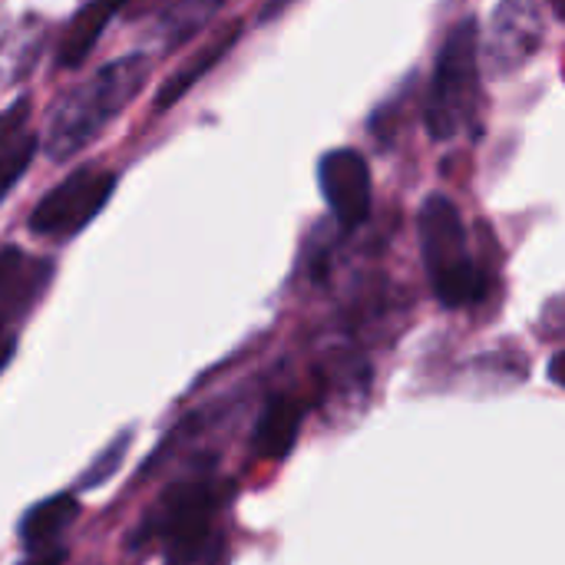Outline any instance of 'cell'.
<instances>
[{
	"label": "cell",
	"mask_w": 565,
	"mask_h": 565,
	"mask_svg": "<svg viewBox=\"0 0 565 565\" xmlns=\"http://www.w3.org/2000/svg\"><path fill=\"white\" fill-rule=\"evenodd\" d=\"M550 3H553V13H556V17H563V0H550Z\"/></svg>",
	"instance_id": "cell-21"
},
{
	"label": "cell",
	"mask_w": 565,
	"mask_h": 565,
	"mask_svg": "<svg viewBox=\"0 0 565 565\" xmlns=\"http://www.w3.org/2000/svg\"><path fill=\"white\" fill-rule=\"evenodd\" d=\"M543 40L546 23L540 13V0H500L487 23V36L480 40L487 73L493 79L513 76L540 53Z\"/></svg>",
	"instance_id": "cell-6"
},
{
	"label": "cell",
	"mask_w": 565,
	"mask_h": 565,
	"mask_svg": "<svg viewBox=\"0 0 565 565\" xmlns=\"http://www.w3.org/2000/svg\"><path fill=\"white\" fill-rule=\"evenodd\" d=\"M50 271V262H33L13 245L0 248V301H20L26 308L46 285Z\"/></svg>",
	"instance_id": "cell-12"
},
{
	"label": "cell",
	"mask_w": 565,
	"mask_h": 565,
	"mask_svg": "<svg viewBox=\"0 0 565 565\" xmlns=\"http://www.w3.org/2000/svg\"><path fill=\"white\" fill-rule=\"evenodd\" d=\"M318 182L321 195L334 215V222L351 232L367 222L374 189H371V169L358 149H331L318 162Z\"/></svg>",
	"instance_id": "cell-7"
},
{
	"label": "cell",
	"mask_w": 565,
	"mask_h": 565,
	"mask_svg": "<svg viewBox=\"0 0 565 565\" xmlns=\"http://www.w3.org/2000/svg\"><path fill=\"white\" fill-rule=\"evenodd\" d=\"M13 351H17V341H13V338H0V374H3V367L13 361Z\"/></svg>",
	"instance_id": "cell-18"
},
{
	"label": "cell",
	"mask_w": 565,
	"mask_h": 565,
	"mask_svg": "<svg viewBox=\"0 0 565 565\" xmlns=\"http://www.w3.org/2000/svg\"><path fill=\"white\" fill-rule=\"evenodd\" d=\"M301 420H305V407L298 397L291 394H275L252 434V454L258 460H285L301 434Z\"/></svg>",
	"instance_id": "cell-8"
},
{
	"label": "cell",
	"mask_w": 565,
	"mask_h": 565,
	"mask_svg": "<svg viewBox=\"0 0 565 565\" xmlns=\"http://www.w3.org/2000/svg\"><path fill=\"white\" fill-rule=\"evenodd\" d=\"M238 33H242V20H232V26L225 30V33H218L209 46H202L192 60H185L166 83H162V89L156 93V113H162V109H169V106H175L225 53H228V46L238 40Z\"/></svg>",
	"instance_id": "cell-11"
},
{
	"label": "cell",
	"mask_w": 565,
	"mask_h": 565,
	"mask_svg": "<svg viewBox=\"0 0 565 565\" xmlns=\"http://www.w3.org/2000/svg\"><path fill=\"white\" fill-rule=\"evenodd\" d=\"M149 66L146 53H126L63 93L46 116V132L40 139L43 152L53 162H63L96 142L103 129L139 96L149 79Z\"/></svg>",
	"instance_id": "cell-1"
},
{
	"label": "cell",
	"mask_w": 565,
	"mask_h": 565,
	"mask_svg": "<svg viewBox=\"0 0 565 565\" xmlns=\"http://www.w3.org/2000/svg\"><path fill=\"white\" fill-rule=\"evenodd\" d=\"M228 0H179L169 7V13L162 17L159 23V36H162V46L166 50H175L182 46L185 40H192Z\"/></svg>",
	"instance_id": "cell-13"
},
{
	"label": "cell",
	"mask_w": 565,
	"mask_h": 565,
	"mask_svg": "<svg viewBox=\"0 0 565 565\" xmlns=\"http://www.w3.org/2000/svg\"><path fill=\"white\" fill-rule=\"evenodd\" d=\"M66 556H70V553H66L63 546H50V550L33 553V556H30L23 565H63L66 563Z\"/></svg>",
	"instance_id": "cell-17"
},
{
	"label": "cell",
	"mask_w": 565,
	"mask_h": 565,
	"mask_svg": "<svg viewBox=\"0 0 565 565\" xmlns=\"http://www.w3.org/2000/svg\"><path fill=\"white\" fill-rule=\"evenodd\" d=\"M79 516V500L73 493H56V497H46L40 503H33L20 523H17V536L23 543V550L30 553H40V550H50V543L70 530Z\"/></svg>",
	"instance_id": "cell-9"
},
{
	"label": "cell",
	"mask_w": 565,
	"mask_h": 565,
	"mask_svg": "<svg viewBox=\"0 0 565 565\" xmlns=\"http://www.w3.org/2000/svg\"><path fill=\"white\" fill-rule=\"evenodd\" d=\"M126 3H129V0H89V3L70 20L66 33H63V40H60V50H56V63H60L63 70H76V66L89 56V50L99 43V36H103L106 23L113 20V13H119Z\"/></svg>",
	"instance_id": "cell-10"
},
{
	"label": "cell",
	"mask_w": 565,
	"mask_h": 565,
	"mask_svg": "<svg viewBox=\"0 0 565 565\" xmlns=\"http://www.w3.org/2000/svg\"><path fill=\"white\" fill-rule=\"evenodd\" d=\"M424 268L444 308H470L487 298V275L470 255L463 215L450 195H427L417 212Z\"/></svg>",
	"instance_id": "cell-2"
},
{
	"label": "cell",
	"mask_w": 565,
	"mask_h": 565,
	"mask_svg": "<svg viewBox=\"0 0 565 565\" xmlns=\"http://www.w3.org/2000/svg\"><path fill=\"white\" fill-rule=\"evenodd\" d=\"M218 507V483H212L209 477L182 480L159 497L142 526L132 533V546L159 543L172 565L195 563L212 546Z\"/></svg>",
	"instance_id": "cell-4"
},
{
	"label": "cell",
	"mask_w": 565,
	"mask_h": 565,
	"mask_svg": "<svg viewBox=\"0 0 565 565\" xmlns=\"http://www.w3.org/2000/svg\"><path fill=\"white\" fill-rule=\"evenodd\" d=\"M550 381L556 387H563V354H553V361H550Z\"/></svg>",
	"instance_id": "cell-19"
},
{
	"label": "cell",
	"mask_w": 565,
	"mask_h": 565,
	"mask_svg": "<svg viewBox=\"0 0 565 565\" xmlns=\"http://www.w3.org/2000/svg\"><path fill=\"white\" fill-rule=\"evenodd\" d=\"M116 172L103 166H83L53 185L30 212V232L40 238H73L79 235L116 192Z\"/></svg>",
	"instance_id": "cell-5"
},
{
	"label": "cell",
	"mask_w": 565,
	"mask_h": 565,
	"mask_svg": "<svg viewBox=\"0 0 565 565\" xmlns=\"http://www.w3.org/2000/svg\"><path fill=\"white\" fill-rule=\"evenodd\" d=\"M40 149L36 136H17L13 142H7L0 149V202L10 195V189L23 179V172L30 169L33 156Z\"/></svg>",
	"instance_id": "cell-14"
},
{
	"label": "cell",
	"mask_w": 565,
	"mask_h": 565,
	"mask_svg": "<svg viewBox=\"0 0 565 565\" xmlns=\"http://www.w3.org/2000/svg\"><path fill=\"white\" fill-rule=\"evenodd\" d=\"M26 113H30V103L26 99H20L13 109H7V113H0V146H7V139L13 142L17 139V132H20V126L26 122Z\"/></svg>",
	"instance_id": "cell-16"
},
{
	"label": "cell",
	"mask_w": 565,
	"mask_h": 565,
	"mask_svg": "<svg viewBox=\"0 0 565 565\" xmlns=\"http://www.w3.org/2000/svg\"><path fill=\"white\" fill-rule=\"evenodd\" d=\"M129 440H132V437L126 434V437H119V444H113L106 454H99L96 463L76 480V487H79V490H96V487H103V483L119 470V463H122V457H126V450H129Z\"/></svg>",
	"instance_id": "cell-15"
},
{
	"label": "cell",
	"mask_w": 565,
	"mask_h": 565,
	"mask_svg": "<svg viewBox=\"0 0 565 565\" xmlns=\"http://www.w3.org/2000/svg\"><path fill=\"white\" fill-rule=\"evenodd\" d=\"M480 99V26L473 17L454 23L437 63L430 93L424 103V122L430 139L447 142L467 129Z\"/></svg>",
	"instance_id": "cell-3"
},
{
	"label": "cell",
	"mask_w": 565,
	"mask_h": 565,
	"mask_svg": "<svg viewBox=\"0 0 565 565\" xmlns=\"http://www.w3.org/2000/svg\"><path fill=\"white\" fill-rule=\"evenodd\" d=\"M288 3H291V0H268V3H265V10H262V20H271V17H275V13H281Z\"/></svg>",
	"instance_id": "cell-20"
}]
</instances>
